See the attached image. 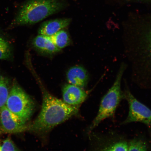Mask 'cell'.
Instances as JSON below:
<instances>
[{
	"label": "cell",
	"instance_id": "obj_15",
	"mask_svg": "<svg viewBox=\"0 0 151 151\" xmlns=\"http://www.w3.org/2000/svg\"><path fill=\"white\" fill-rule=\"evenodd\" d=\"M9 91L8 78L0 75V109L5 105Z\"/></svg>",
	"mask_w": 151,
	"mask_h": 151
},
{
	"label": "cell",
	"instance_id": "obj_16",
	"mask_svg": "<svg viewBox=\"0 0 151 151\" xmlns=\"http://www.w3.org/2000/svg\"><path fill=\"white\" fill-rule=\"evenodd\" d=\"M10 138L7 137L3 141L2 144H0V151L19 150Z\"/></svg>",
	"mask_w": 151,
	"mask_h": 151
},
{
	"label": "cell",
	"instance_id": "obj_7",
	"mask_svg": "<svg viewBox=\"0 0 151 151\" xmlns=\"http://www.w3.org/2000/svg\"><path fill=\"white\" fill-rule=\"evenodd\" d=\"M97 138L95 148L103 151H128V140L123 136L109 133Z\"/></svg>",
	"mask_w": 151,
	"mask_h": 151
},
{
	"label": "cell",
	"instance_id": "obj_17",
	"mask_svg": "<svg viewBox=\"0 0 151 151\" xmlns=\"http://www.w3.org/2000/svg\"><path fill=\"white\" fill-rule=\"evenodd\" d=\"M134 1L138 2H148L151 1V0H134Z\"/></svg>",
	"mask_w": 151,
	"mask_h": 151
},
{
	"label": "cell",
	"instance_id": "obj_4",
	"mask_svg": "<svg viewBox=\"0 0 151 151\" xmlns=\"http://www.w3.org/2000/svg\"><path fill=\"white\" fill-rule=\"evenodd\" d=\"M5 105L25 122L31 118L35 107L33 100L17 83L13 85Z\"/></svg>",
	"mask_w": 151,
	"mask_h": 151
},
{
	"label": "cell",
	"instance_id": "obj_1",
	"mask_svg": "<svg viewBox=\"0 0 151 151\" xmlns=\"http://www.w3.org/2000/svg\"><path fill=\"white\" fill-rule=\"evenodd\" d=\"M39 82L42 95V108L37 118L28 125L27 131L42 136L78 114L79 106H72L58 99Z\"/></svg>",
	"mask_w": 151,
	"mask_h": 151
},
{
	"label": "cell",
	"instance_id": "obj_5",
	"mask_svg": "<svg viewBox=\"0 0 151 151\" xmlns=\"http://www.w3.org/2000/svg\"><path fill=\"white\" fill-rule=\"evenodd\" d=\"M124 99L128 105L127 116L120 125H126L133 122H139L151 129V109L138 100L131 93L125 82L123 91Z\"/></svg>",
	"mask_w": 151,
	"mask_h": 151
},
{
	"label": "cell",
	"instance_id": "obj_19",
	"mask_svg": "<svg viewBox=\"0 0 151 151\" xmlns=\"http://www.w3.org/2000/svg\"></svg>",
	"mask_w": 151,
	"mask_h": 151
},
{
	"label": "cell",
	"instance_id": "obj_14",
	"mask_svg": "<svg viewBox=\"0 0 151 151\" xmlns=\"http://www.w3.org/2000/svg\"><path fill=\"white\" fill-rule=\"evenodd\" d=\"M128 151H145L150 148L148 143L142 137H135L128 140Z\"/></svg>",
	"mask_w": 151,
	"mask_h": 151
},
{
	"label": "cell",
	"instance_id": "obj_9",
	"mask_svg": "<svg viewBox=\"0 0 151 151\" xmlns=\"http://www.w3.org/2000/svg\"><path fill=\"white\" fill-rule=\"evenodd\" d=\"M69 83L84 88L87 86L89 80V75L84 67L75 65L69 68L66 73Z\"/></svg>",
	"mask_w": 151,
	"mask_h": 151
},
{
	"label": "cell",
	"instance_id": "obj_2",
	"mask_svg": "<svg viewBox=\"0 0 151 151\" xmlns=\"http://www.w3.org/2000/svg\"><path fill=\"white\" fill-rule=\"evenodd\" d=\"M68 6L66 0H27L20 7L7 29L37 23L64 10Z\"/></svg>",
	"mask_w": 151,
	"mask_h": 151
},
{
	"label": "cell",
	"instance_id": "obj_10",
	"mask_svg": "<svg viewBox=\"0 0 151 151\" xmlns=\"http://www.w3.org/2000/svg\"><path fill=\"white\" fill-rule=\"evenodd\" d=\"M71 22V19L69 18H58L47 21L42 24L39 27V35L50 37L67 27Z\"/></svg>",
	"mask_w": 151,
	"mask_h": 151
},
{
	"label": "cell",
	"instance_id": "obj_13",
	"mask_svg": "<svg viewBox=\"0 0 151 151\" xmlns=\"http://www.w3.org/2000/svg\"><path fill=\"white\" fill-rule=\"evenodd\" d=\"M50 37L55 46L61 50L70 44L69 34L64 29L60 30Z\"/></svg>",
	"mask_w": 151,
	"mask_h": 151
},
{
	"label": "cell",
	"instance_id": "obj_18",
	"mask_svg": "<svg viewBox=\"0 0 151 151\" xmlns=\"http://www.w3.org/2000/svg\"><path fill=\"white\" fill-rule=\"evenodd\" d=\"M2 133H3V132H2V131L1 128H0V134Z\"/></svg>",
	"mask_w": 151,
	"mask_h": 151
},
{
	"label": "cell",
	"instance_id": "obj_3",
	"mask_svg": "<svg viewBox=\"0 0 151 151\" xmlns=\"http://www.w3.org/2000/svg\"><path fill=\"white\" fill-rule=\"evenodd\" d=\"M127 67V64L124 62L121 64L112 86L102 98L97 114L88 128V133H91L105 120L114 118L116 109L121 101L124 99L122 82Z\"/></svg>",
	"mask_w": 151,
	"mask_h": 151
},
{
	"label": "cell",
	"instance_id": "obj_8",
	"mask_svg": "<svg viewBox=\"0 0 151 151\" xmlns=\"http://www.w3.org/2000/svg\"><path fill=\"white\" fill-rule=\"evenodd\" d=\"M88 93L84 88L69 83L62 88L63 101L72 106H80L87 99Z\"/></svg>",
	"mask_w": 151,
	"mask_h": 151
},
{
	"label": "cell",
	"instance_id": "obj_12",
	"mask_svg": "<svg viewBox=\"0 0 151 151\" xmlns=\"http://www.w3.org/2000/svg\"><path fill=\"white\" fill-rule=\"evenodd\" d=\"M14 47L11 39L0 30V60L12 61L14 59Z\"/></svg>",
	"mask_w": 151,
	"mask_h": 151
},
{
	"label": "cell",
	"instance_id": "obj_6",
	"mask_svg": "<svg viewBox=\"0 0 151 151\" xmlns=\"http://www.w3.org/2000/svg\"><path fill=\"white\" fill-rule=\"evenodd\" d=\"M0 128L4 133H18L27 131L28 125L5 105L0 109Z\"/></svg>",
	"mask_w": 151,
	"mask_h": 151
},
{
	"label": "cell",
	"instance_id": "obj_11",
	"mask_svg": "<svg viewBox=\"0 0 151 151\" xmlns=\"http://www.w3.org/2000/svg\"><path fill=\"white\" fill-rule=\"evenodd\" d=\"M32 44L38 52L47 55H52L61 50L55 46L50 37L44 35H39L34 38Z\"/></svg>",
	"mask_w": 151,
	"mask_h": 151
}]
</instances>
